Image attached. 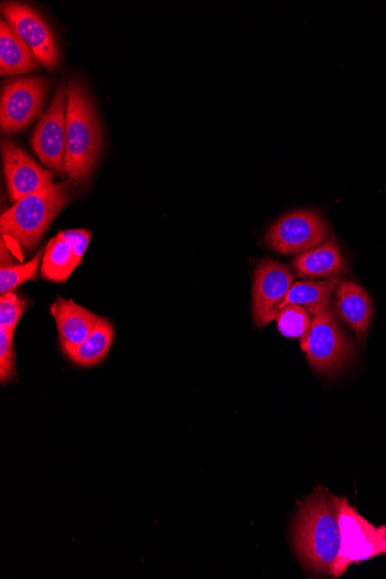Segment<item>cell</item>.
<instances>
[{
	"mask_svg": "<svg viewBox=\"0 0 386 579\" xmlns=\"http://www.w3.org/2000/svg\"><path fill=\"white\" fill-rule=\"evenodd\" d=\"M294 547L307 569L333 572L341 550V532L331 494L320 491L301 505L294 527Z\"/></svg>",
	"mask_w": 386,
	"mask_h": 579,
	"instance_id": "1",
	"label": "cell"
},
{
	"mask_svg": "<svg viewBox=\"0 0 386 579\" xmlns=\"http://www.w3.org/2000/svg\"><path fill=\"white\" fill-rule=\"evenodd\" d=\"M102 148V134L94 99L79 79L67 84L65 173L73 184L94 174Z\"/></svg>",
	"mask_w": 386,
	"mask_h": 579,
	"instance_id": "2",
	"label": "cell"
},
{
	"mask_svg": "<svg viewBox=\"0 0 386 579\" xmlns=\"http://www.w3.org/2000/svg\"><path fill=\"white\" fill-rule=\"evenodd\" d=\"M73 182L51 185L16 202L0 219L2 241L29 253L72 198Z\"/></svg>",
	"mask_w": 386,
	"mask_h": 579,
	"instance_id": "3",
	"label": "cell"
},
{
	"mask_svg": "<svg viewBox=\"0 0 386 579\" xmlns=\"http://www.w3.org/2000/svg\"><path fill=\"white\" fill-rule=\"evenodd\" d=\"M333 499L341 532V550L331 576L340 577L351 565L386 554V527H375L349 504L346 498Z\"/></svg>",
	"mask_w": 386,
	"mask_h": 579,
	"instance_id": "4",
	"label": "cell"
},
{
	"mask_svg": "<svg viewBox=\"0 0 386 579\" xmlns=\"http://www.w3.org/2000/svg\"><path fill=\"white\" fill-rule=\"evenodd\" d=\"M301 349L309 365L323 375L341 372L356 354L353 342L339 327L331 305L312 318L309 332L301 339Z\"/></svg>",
	"mask_w": 386,
	"mask_h": 579,
	"instance_id": "5",
	"label": "cell"
},
{
	"mask_svg": "<svg viewBox=\"0 0 386 579\" xmlns=\"http://www.w3.org/2000/svg\"><path fill=\"white\" fill-rule=\"evenodd\" d=\"M51 85V80L43 77L13 79L4 84L0 99V126L3 134H20L43 115Z\"/></svg>",
	"mask_w": 386,
	"mask_h": 579,
	"instance_id": "6",
	"label": "cell"
},
{
	"mask_svg": "<svg viewBox=\"0 0 386 579\" xmlns=\"http://www.w3.org/2000/svg\"><path fill=\"white\" fill-rule=\"evenodd\" d=\"M328 227L314 210H297L283 216L266 234L267 246L283 255L314 249L327 240Z\"/></svg>",
	"mask_w": 386,
	"mask_h": 579,
	"instance_id": "7",
	"label": "cell"
},
{
	"mask_svg": "<svg viewBox=\"0 0 386 579\" xmlns=\"http://www.w3.org/2000/svg\"><path fill=\"white\" fill-rule=\"evenodd\" d=\"M2 13L10 26L32 51L36 61L49 71H54L60 66L61 52L58 40L38 11L24 3L4 2Z\"/></svg>",
	"mask_w": 386,
	"mask_h": 579,
	"instance_id": "8",
	"label": "cell"
},
{
	"mask_svg": "<svg viewBox=\"0 0 386 579\" xmlns=\"http://www.w3.org/2000/svg\"><path fill=\"white\" fill-rule=\"evenodd\" d=\"M67 84L63 81L32 138V147L43 164L64 175L66 154Z\"/></svg>",
	"mask_w": 386,
	"mask_h": 579,
	"instance_id": "9",
	"label": "cell"
},
{
	"mask_svg": "<svg viewBox=\"0 0 386 579\" xmlns=\"http://www.w3.org/2000/svg\"><path fill=\"white\" fill-rule=\"evenodd\" d=\"M294 285V275L285 265L265 260L256 267L252 288V319L263 328L281 313V306Z\"/></svg>",
	"mask_w": 386,
	"mask_h": 579,
	"instance_id": "10",
	"label": "cell"
},
{
	"mask_svg": "<svg viewBox=\"0 0 386 579\" xmlns=\"http://www.w3.org/2000/svg\"><path fill=\"white\" fill-rule=\"evenodd\" d=\"M2 156L12 202H20L23 198L53 185V174L36 164L24 150L11 140L2 141Z\"/></svg>",
	"mask_w": 386,
	"mask_h": 579,
	"instance_id": "11",
	"label": "cell"
},
{
	"mask_svg": "<svg viewBox=\"0 0 386 579\" xmlns=\"http://www.w3.org/2000/svg\"><path fill=\"white\" fill-rule=\"evenodd\" d=\"M91 234L85 229L60 231L47 244L43 253L42 278L64 284L83 263Z\"/></svg>",
	"mask_w": 386,
	"mask_h": 579,
	"instance_id": "12",
	"label": "cell"
},
{
	"mask_svg": "<svg viewBox=\"0 0 386 579\" xmlns=\"http://www.w3.org/2000/svg\"><path fill=\"white\" fill-rule=\"evenodd\" d=\"M50 314L57 322L60 347L64 355L79 347L95 330L100 319L98 315L75 301L62 298L50 306Z\"/></svg>",
	"mask_w": 386,
	"mask_h": 579,
	"instance_id": "13",
	"label": "cell"
},
{
	"mask_svg": "<svg viewBox=\"0 0 386 579\" xmlns=\"http://www.w3.org/2000/svg\"><path fill=\"white\" fill-rule=\"evenodd\" d=\"M336 312L356 336L362 340L374 315V305L364 289L353 281H343L336 288Z\"/></svg>",
	"mask_w": 386,
	"mask_h": 579,
	"instance_id": "14",
	"label": "cell"
},
{
	"mask_svg": "<svg viewBox=\"0 0 386 579\" xmlns=\"http://www.w3.org/2000/svg\"><path fill=\"white\" fill-rule=\"evenodd\" d=\"M298 276L307 279L336 278L347 274L346 260L334 238L300 253L292 262Z\"/></svg>",
	"mask_w": 386,
	"mask_h": 579,
	"instance_id": "15",
	"label": "cell"
},
{
	"mask_svg": "<svg viewBox=\"0 0 386 579\" xmlns=\"http://www.w3.org/2000/svg\"><path fill=\"white\" fill-rule=\"evenodd\" d=\"M32 51L4 20L0 21V74L13 76L38 70Z\"/></svg>",
	"mask_w": 386,
	"mask_h": 579,
	"instance_id": "16",
	"label": "cell"
},
{
	"mask_svg": "<svg viewBox=\"0 0 386 579\" xmlns=\"http://www.w3.org/2000/svg\"><path fill=\"white\" fill-rule=\"evenodd\" d=\"M115 339L113 324L100 317L97 327L76 349L71 350L65 356L73 365L82 368L96 367L107 357L112 350Z\"/></svg>",
	"mask_w": 386,
	"mask_h": 579,
	"instance_id": "17",
	"label": "cell"
},
{
	"mask_svg": "<svg viewBox=\"0 0 386 579\" xmlns=\"http://www.w3.org/2000/svg\"><path fill=\"white\" fill-rule=\"evenodd\" d=\"M338 285L339 280L337 278L320 282H294L281 306V311L285 305L297 304L304 307L314 317L329 306L331 297H333Z\"/></svg>",
	"mask_w": 386,
	"mask_h": 579,
	"instance_id": "18",
	"label": "cell"
},
{
	"mask_svg": "<svg viewBox=\"0 0 386 579\" xmlns=\"http://www.w3.org/2000/svg\"><path fill=\"white\" fill-rule=\"evenodd\" d=\"M43 250L36 253V256L28 263L21 265H3L0 269V292L10 293L28 280L38 279Z\"/></svg>",
	"mask_w": 386,
	"mask_h": 579,
	"instance_id": "19",
	"label": "cell"
},
{
	"mask_svg": "<svg viewBox=\"0 0 386 579\" xmlns=\"http://www.w3.org/2000/svg\"><path fill=\"white\" fill-rule=\"evenodd\" d=\"M277 324L279 332L290 339L304 338L311 327L309 313L297 304L285 305L277 317Z\"/></svg>",
	"mask_w": 386,
	"mask_h": 579,
	"instance_id": "20",
	"label": "cell"
},
{
	"mask_svg": "<svg viewBox=\"0 0 386 579\" xmlns=\"http://www.w3.org/2000/svg\"><path fill=\"white\" fill-rule=\"evenodd\" d=\"M17 379L14 332L0 330V382L10 385Z\"/></svg>",
	"mask_w": 386,
	"mask_h": 579,
	"instance_id": "21",
	"label": "cell"
},
{
	"mask_svg": "<svg viewBox=\"0 0 386 579\" xmlns=\"http://www.w3.org/2000/svg\"><path fill=\"white\" fill-rule=\"evenodd\" d=\"M27 303L25 300L10 292L2 294L0 298V330L15 332L26 312Z\"/></svg>",
	"mask_w": 386,
	"mask_h": 579,
	"instance_id": "22",
	"label": "cell"
}]
</instances>
